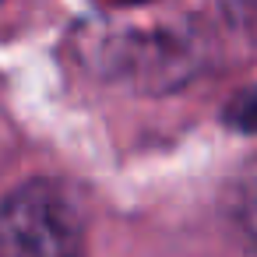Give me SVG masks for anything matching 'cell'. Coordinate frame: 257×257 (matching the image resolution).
Returning a JSON list of instances; mask_svg holds the SVG:
<instances>
[{
	"label": "cell",
	"instance_id": "obj_1",
	"mask_svg": "<svg viewBox=\"0 0 257 257\" xmlns=\"http://www.w3.org/2000/svg\"><path fill=\"white\" fill-rule=\"evenodd\" d=\"M0 257H85V211L50 176L25 180L0 201Z\"/></svg>",
	"mask_w": 257,
	"mask_h": 257
},
{
	"label": "cell",
	"instance_id": "obj_2",
	"mask_svg": "<svg viewBox=\"0 0 257 257\" xmlns=\"http://www.w3.org/2000/svg\"><path fill=\"white\" fill-rule=\"evenodd\" d=\"M92 64L99 74L113 81H131L141 88H176L201 67V39L190 29L173 25H131L102 32L92 50Z\"/></svg>",
	"mask_w": 257,
	"mask_h": 257
},
{
	"label": "cell",
	"instance_id": "obj_3",
	"mask_svg": "<svg viewBox=\"0 0 257 257\" xmlns=\"http://www.w3.org/2000/svg\"><path fill=\"white\" fill-rule=\"evenodd\" d=\"M113 8H134V4H148V0H106Z\"/></svg>",
	"mask_w": 257,
	"mask_h": 257
},
{
	"label": "cell",
	"instance_id": "obj_4",
	"mask_svg": "<svg viewBox=\"0 0 257 257\" xmlns=\"http://www.w3.org/2000/svg\"><path fill=\"white\" fill-rule=\"evenodd\" d=\"M0 4H4V0H0Z\"/></svg>",
	"mask_w": 257,
	"mask_h": 257
}]
</instances>
